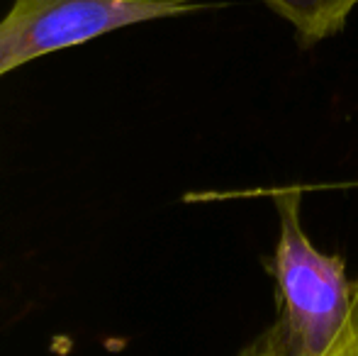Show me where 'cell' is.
Instances as JSON below:
<instances>
[{
  "instance_id": "3957f363",
  "label": "cell",
  "mask_w": 358,
  "mask_h": 356,
  "mask_svg": "<svg viewBox=\"0 0 358 356\" xmlns=\"http://www.w3.org/2000/svg\"><path fill=\"white\" fill-rule=\"evenodd\" d=\"M295 29L302 44H317L344 29L358 0H266Z\"/></svg>"
},
{
  "instance_id": "6da1fadb",
  "label": "cell",
  "mask_w": 358,
  "mask_h": 356,
  "mask_svg": "<svg viewBox=\"0 0 358 356\" xmlns=\"http://www.w3.org/2000/svg\"><path fill=\"white\" fill-rule=\"evenodd\" d=\"M300 188L275 193L278 242L266 259L275 283V318L236 356H327L354 303L344 259L315 249L300 225Z\"/></svg>"
},
{
  "instance_id": "7a4b0ae2",
  "label": "cell",
  "mask_w": 358,
  "mask_h": 356,
  "mask_svg": "<svg viewBox=\"0 0 358 356\" xmlns=\"http://www.w3.org/2000/svg\"><path fill=\"white\" fill-rule=\"evenodd\" d=\"M203 0H13L0 20V78L115 29L205 10Z\"/></svg>"
},
{
  "instance_id": "277c9868",
  "label": "cell",
  "mask_w": 358,
  "mask_h": 356,
  "mask_svg": "<svg viewBox=\"0 0 358 356\" xmlns=\"http://www.w3.org/2000/svg\"><path fill=\"white\" fill-rule=\"evenodd\" d=\"M327 356H358V278L354 280V303H351V313H349V318H346L341 332L336 334L334 344H331Z\"/></svg>"
}]
</instances>
